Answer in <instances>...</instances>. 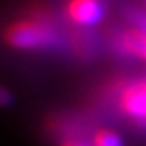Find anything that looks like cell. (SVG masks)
Returning a JSON list of instances; mask_svg holds the SVG:
<instances>
[{
  "mask_svg": "<svg viewBox=\"0 0 146 146\" xmlns=\"http://www.w3.org/2000/svg\"><path fill=\"white\" fill-rule=\"evenodd\" d=\"M4 40L10 48L19 51H53L66 42L61 29L44 15L15 19L6 27Z\"/></svg>",
  "mask_w": 146,
  "mask_h": 146,
  "instance_id": "6da1fadb",
  "label": "cell"
},
{
  "mask_svg": "<svg viewBox=\"0 0 146 146\" xmlns=\"http://www.w3.org/2000/svg\"><path fill=\"white\" fill-rule=\"evenodd\" d=\"M112 101L125 119L146 129V76L116 82L112 86Z\"/></svg>",
  "mask_w": 146,
  "mask_h": 146,
  "instance_id": "7a4b0ae2",
  "label": "cell"
},
{
  "mask_svg": "<svg viewBox=\"0 0 146 146\" xmlns=\"http://www.w3.org/2000/svg\"><path fill=\"white\" fill-rule=\"evenodd\" d=\"M65 17L78 29H93L106 17L104 0H66Z\"/></svg>",
  "mask_w": 146,
  "mask_h": 146,
  "instance_id": "3957f363",
  "label": "cell"
},
{
  "mask_svg": "<svg viewBox=\"0 0 146 146\" xmlns=\"http://www.w3.org/2000/svg\"><path fill=\"white\" fill-rule=\"evenodd\" d=\"M112 44L119 53L146 61V31H142V29L133 27V25H129L127 29H121L114 34Z\"/></svg>",
  "mask_w": 146,
  "mask_h": 146,
  "instance_id": "277c9868",
  "label": "cell"
},
{
  "mask_svg": "<svg viewBox=\"0 0 146 146\" xmlns=\"http://www.w3.org/2000/svg\"><path fill=\"white\" fill-rule=\"evenodd\" d=\"M91 146H123V139L114 129H97L91 137Z\"/></svg>",
  "mask_w": 146,
  "mask_h": 146,
  "instance_id": "5b68a950",
  "label": "cell"
},
{
  "mask_svg": "<svg viewBox=\"0 0 146 146\" xmlns=\"http://www.w3.org/2000/svg\"><path fill=\"white\" fill-rule=\"evenodd\" d=\"M59 146H91V144H87V142L80 141V139H74V137H68V139H65Z\"/></svg>",
  "mask_w": 146,
  "mask_h": 146,
  "instance_id": "8992f818",
  "label": "cell"
}]
</instances>
